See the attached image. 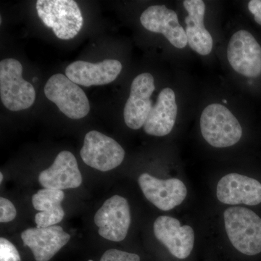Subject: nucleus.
I'll use <instances>...</instances> for the list:
<instances>
[{
    "instance_id": "1",
    "label": "nucleus",
    "mask_w": 261,
    "mask_h": 261,
    "mask_svg": "<svg viewBox=\"0 0 261 261\" xmlns=\"http://www.w3.org/2000/svg\"><path fill=\"white\" fill-rule=\"evenodd\" d=\"M224 226L230 243L244 255L261 253V219L244 207H231L224 213Z\"/></svg>"
},
{
    "instance_id": "2",
    "label": "nucleus",
    "mask_w": 261,
    "mask_h": 261,
    "mask_svg": "<svg viewBox=\"0 0 261 261\" xmlns=\"http://www.w3.org/2000/svg\"><path fill=\"white\" fill-rule=\"evenodd\" d=\"M200 129L206 142L216 148L236 145L243 136L240 122L227 108L213 103L200 116Z\"/></svg>"
},
{
    "instance_id": "3",
    "label": "nucleus",
    "mask_w": 261,
    "mask_h": 261,
    "mask_svg": "<svg viewBox=\"0 0 261 261\" xmlns=\"http://www.w3.org/2000/svg\"><path fill=\"white\" fill-rule=\"evenodd\" d=\"M36 8L42 23L62 40L73 39L83 27L82 12L73 0H38Z\"/></svg>"
},
{
    "instance_id": "4",
    "label": "nucleus",
    "mask_w": 261,
    "mask_h": 261,
    "mask_svg": "<svg viewBox=\"0 0 261 261\" xmlns=\"http://www.w3.org/2000/svg\"><path fill=\"white\" fill-rule=\"evenodd\" d=\"M21 63L13 58L0 62V97L10 111H23L35 102L36 92L32 84L22 77Z\"/></svg>"
},
{
    "instance_id": "5",
    "label": "nucleus",
    "mask_w": 261,
    "mask_h": 261,
    "mask_svg": "<svg viewBox=\"0 0 261 261\" xmlns=\"http://www.w3.org/2000/svg\"><path fill=\"white\" fill-rule=\"evenodd\" d=\"M46 97L70 119H81L90 111L89 99L83 89L66 75L57 73L48 80L44 89Z\"/></svg>"
},
{
    "instance_id": "6",
    "label": "nucleus",
    "mask_w": 261,
    "mask_h": 261,
    "mask_svg": "<svg viewBox=\"0 0 261 261\" xmlns=\"http://www.w3.org/2000/svg\"><path fill=\"white\" fill-rule=\"evenodd\" d=\"M80 154L87 166L106 172L121 164L125 151L111 137L97 130H91L85 136Z\"/></svg>"
},
{
    "instance_id": "7",
    "label": "nucleus",
    "mask_w": 261,
    "mask_h": 261,
    "mask_svg": "<svg viewBox=\"0 0 261 261\" xmlns=\"http://www.w3.org/2000/svg\"><path fill=\"white\" fill-rule=\"evenodd\" d=\"M94 223L99 228L98 232L102 238L110 241H123L130 224L128 201L121 196H113L97 211Z\"/></svg>"
},
{
    "instance_id": "8",
    "label": "nucleus",
    "mask_w": 261,
    "mask_h": 261,
    "mask_svg": "<svg viewBox=\"0 0 261 261\" xmlns=\"http://www.w3.org/2000/svg\"><path fill=\"white\" fill-rule=\"evenodd\" d=\"M227 58L233 69L240 74L252 78L261 75V47L247 31L233 34L228 44Z\"/></svg>"
},
{
    "instance_id": "9",
    "label": "nucleus",
    "mask_w": 261,
    "mask_h": 261,
    "mask_svg": "<svg viewBox=\"0 0 261 261\" xmlns=\"http://www.w3.org/2000/svg\"><path fill=\"white\" fill-rule=\"evenodd\" d=\"M154 89V77L150 73H141L132 82L129 97L123 111L124 121L128 128L137 130L144 126L153 107L150 98Z\"/></svg>"
},
{
    "instance_id": "10",
    "label": "nucleus",
    "mask_w": 261,
    "mask_h": 261,
    "mask_svg": "<svg viewBox=\"0 0 261 261\" xmlns=\"http://www.w3.org/2000/svg\"><path fill=\"white\" fill-rule=\"evenodd\" d=\"M138 182L147 200L161 211L172 210L181 205L187 195L186 186L178 178L159 179L144 173Z\"/></svg>"
},
{
    "instance_id": "11",
    "label": "nucleus",
    "mask_w": 261,
    "mask_h": 261,
    "mask_svg": "<svg viewBox=\"0 0 261 261\" xmlns=\"http://www.w3.org/2000/svg\"><path fill=\"white\" fill-rule=\"evenodd\" d=\"M154 234L173 256L185 259L190 256L195 245V232L188 225L181 226L178 219L161 216L154 221Z\"/></svg>"
},
{
    "instance_id": "12",
    "label": "nucleus",
    "mask_w": 261,
    "mask_h": 261,
    "mask_svg": "<svg viewBox=\"0 0 261 261\" xmlns=\"http://www.w3.org/2000/svg\"><path fill=\"white\" fill-rule=\"evenodd\" d=\"M216 195L226 205L253 206L261 203V184L255 178L231 173L221 178Z\"/></svg>"
},
{
    "instance_id": "13",
    "label": "nucleus",
    "mask_w": 261,
    "mask_h": 261,
    "mask_svg": "<svg viewBox=\"0 0 261 261\" xmlns=\"http://www.w3.org/2000/svg\"><path fill=\"white\" fill-rule=\"evenodd\" d=\"M140 22L147 31L162 34L173 47L183 49L188 44L186 32L178 22V15L166 5L149 7L141 15Z\"/></svg>"
},
{
    "instance_id": "14",
    "label": "nucleus",
    "mask_w": 261,
    "mask_h": 261,
    "mask_svg": "<svg viewBox=\"0 0 261 261\" xmlns=\"http://www.w3.org/2000/svg\"><path fill=\"white\" fill-rule=\"evenodd\" d=\"M24 245L32 251L36 261H49L69 242V233L60 226L30 228L21 233Z\"/></svg>"
},
{
    "instance_id": "15",
    "label": "nucleus",
    "mask_w": 261,
    "mask_h": 261,
    "mask_svg": "<svg viewBox=\"0 0 261 261\" xmlns=\"http://www.w3.org/2000/svg\"><path fill=\"white\" fill-rule=\"evenodd\" d=\"M121 70V63L117 60H105L97 63L75 61L67 66L65 75L78 85L89 87L111 83Z\"/></svg>"
},
{
    "instance_id": "16",
    "label": "nucleus",
    "mask_w": 261,
    "mask_h": 261,
    "mask_svg": "<svg viewBox=\"0 0 261 261\" xmlns=\"http://www.w3.org/2000/svg\"><path fill=\"white\" fill-rule=\"evenodd\" d=\"M39 181L44 188L68 190L80 187L82 176L75 156L69 151H62L50 167L41 172Z\"/></svg>"
},
{
    "instance_id": "17",
    "label": "nucleus",
    "mask_w": 261,
    "mask_h": 261,
    "mask_svg": "<svg viewBox=\"0 0 261 261\" xmlns=\"http://www.w3.org/2000/svg\"><path fill=\"white\" fill-rule=\"evenodd\" d=\"M188 15L185 18V32L192 50L201 56H207L213 49L214 41L204 25L205 4L202 0H185L183 3Z\"/></svg>"
},
{
    "instance_id": "18",
    "label": "nucleus",
    "mask_w": 261,
    "mask_h": 261,
    "mask_svg": "<svg viewBox=\"0 0 261 261\" xmlns=\"http://www.w3.org/2000/svg\"><path fill=\"white\" fill-rule=\"evenodd\" d=\"M178 107L173 89H163L144 125L145 133L164 137L171 133L176 123Z\"/></svg>"
},
{
    "instance_id": "19",
    "label": "nucleus",
    "mask_w": 261,
    "mask_h": 261,
    "mask_svg": "<svg viewBox=\"0 0 261 261\" xmlns=\"http://www.w3.org/2000/svg\"><path fill=\"white\" fill-rule=\"evenodd\" d=\"M65 197L63 190L44 188L32 197L34 209L39 211L35 216L38 228H47L56 226L63 221L65 211L62 207V201Z\"/></svg>"
},
{
    "instance_id": "20",
    "label": "nucleus",
    "mask_w": 261,
    "mask_h": 261,
    "mask_svg": "<svg viewBox=\"0 0 261 261\" xmlns=\"http://www.w3.org/2000/svg\"><path fill=\"white\" fill-rule=\"evenodd\" d=\"M0 261H21L16 247L4 238H0Z\"/></svg>"
},
{
    "instance_id": "21",
    "label": "nucleus",
    "mask_w": 261,
    "mask_h": 261,
    "mask_svg": "<svg viewBox=\"0 0 261 261\" xmlns=\"http://www.w3.org/2000/svg\"><path fill=\"white\" fill-rule=\"evenodd\" d=\"M100 261H140V257L137 254L111 249L103 254Z\"/></svg>"
},
{
    "instance_id": "22",
    "label": "nucleus",
    "mask_w": 261,
    "mask_h": 261,
    "mask_svg": "<svg viewBox=\"0 0 261 261\" xmlns=\"http://www.w3.org/2000/svg\"><path fill=\"white\" fill-rule=\"evenodd\" d=\"M17 211L11 201L1 197L0 198V222L8 223L16 217Z\"/></svg>"
},
{
    "instance_id": "23",
    "label": "nucleus",
    "mask_w": 261,
    "mask_h": 261,
    "mask_svg": "<svg viewBox=\"0 0 261 261\" xmlns=\"http://www.w3.org/2000/svg\"><path fill=\"white\" fill-rule=\"evenodd\" d=\"M248 10L252 15H255L261 10V0H251L248 3Z\"/></svg>"
},
{
    "instance_id": "24",
    "label": "nucleus",
    "mask_w": 261,
    "mask_h": 261,
    "mask_svg": "<svg viewBox=\"0 0 261 261\" xmlns=\"http://www.w3.org/2000/svg\"><path fill=\"white\" fill-rule=\"evenodd\" d=\"M254 18H255V22L261 25V10L256 14L254 15Z\"/></svg>"
},
{
    "instance_id": "25",
    "label": "nucleus",
    "mask_w": 261,
    "mask_h": 261,
    "mask_svg": "<svg viewBox=\"0 0 261 261\" xmlns=\"http://www.w3.org/2000/svg\"><path fill=\"white\" fill-rule=\"evenodd\" d=\"M3 178H4V176H3V173H0V183L3 182Z\"/></svg>"
},
{
    "instance_id": "26",
    "label": "nucleus",
    "mask_w": 261,
    "mask_h": 261,
    "mask_svg": "<svg viewBox=\"0 0 261 261\" xmlns=\"http://www.w3.org/2000/svg\"><path fill=\"white\" fill-rule=\"evenodd\" d=\"M89 261H93V260H89Z\"/></svg>"
}]
</instances>
